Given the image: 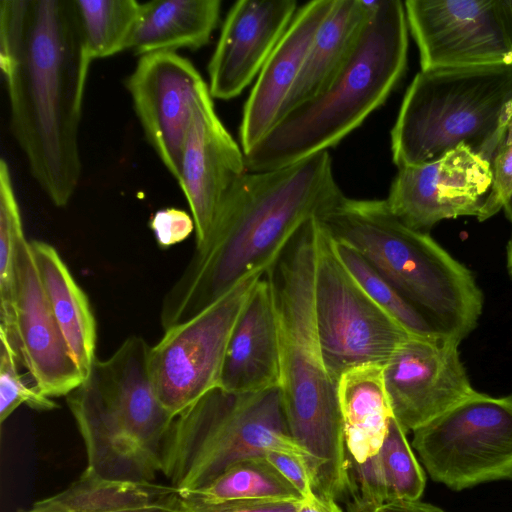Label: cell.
Here are the masks:
<instances>
[{
	"instance_id": "cell-1",
	"label": "cell",
	"mask_w": 512,
	"mask_h": 512,
	"mask_svg": "<svg viewBox=\"0 0 512 512\" xmlns=\"http://www.w3.org/2000/svg\"><path fill=\"white\" fill-rule=\"evenodd\" d=\"M91 62L73 0L0 1L11 131L57 207L69 203L81 177L79 128Z\"/></svg>"
},
{
	"instance_id": "cell-2",
	"label": "cell",
	"mask_w": 512,
	"mask_h": 512,
	"mask_svg": "<svg viewBox=\"0 0 512 512\" xmlns=\"http://www.w3.org/2000/svg\"><path fill=\"white\" fill-rule=\"evenodd\" d=\"M343 195L328 151L277 170L246 172L163 297L162 329L193 318L247 277L266 274L301 226Z\"/></svg>"
},
{
	"instance_id": "cell-3",
	"label": "cell",
	"mask_w": 512,
	"mask_h": 512,
	"mask_svg": "<svg viewBox=\"0 0 512 512\" xmlns=\"http://www.w3.org/2000/svg\"><path fill=\"white\" fill-rule=\"evenodd\" d=\"M317 219L304 223L267 272L280 343V390L291 437L304 451L316 494L347 493V457L338 383L323 358L315 319Z\"/></svg>"
},
{
	"instance_id": "cell-4",
	"label": "cell",
	"mask_w": 512,
	"mask_h": 512,
	"mask_svg": "<svg viewBox=\"0 0 512 512\" xmlns=\"http://www.w3.org/2000/svg\"><path fill=\"white\" fill-rule=\"evenodd\" d=\"M404 2L381 0L344 67L317 96L285 113L245 153L247 172L277 170L337 145L389 97L407 67Z\"/></svg>"
},
{
	"instance_id": "cell-5",
	"label": "cell",
	"mask_w": 512,
	"mask_h": 512,
	"mask_svg": "<svg viewBox=\"0 0 512 512\" xmlns=\"http://www.w3.org/2000/svg\"><path fill=\"white\" fill-rule=\"evenodd\" d=\"M358 250L443 337L460 343L477 326L484 297L473 273L427 232L409 228L385 200L343 195L317 217Z\"/></svg>"
},
{
	"instance_id": "cell-6",
	"label": "cell",
	"mask_w": 512,
	"mask_h": 512,
	"mask_svg": "<svg viewBox=\"0 0 512 512\" xmlns=\"http://www.w3.org/2000/svg\"><path fill=\"white\" fill-rule=\"evenodd\" d=\"M150 346L128 337L106 360H96L67 403L83 438L85 472L115 481L153 482L162 471L166 437L175 419L152 380Z\"/></svg>"
},
{
	"instance_id": "cell-7",
	"label": "cell",
	"mask_w": 512,
	"mask_h": 512,
	"mask_svg": "<svg viewBox=\"0 0 512 512\" xmlns=\"http://www.w3.org/2000/svg\"><path fill=\"white\" fill-rule=\"evenodd\" d=\"M512 116V65L420 71L391 130L397 168L437 161L461 144L493 162Z\"/></svg>"
},
{
	"instance_id": "cell-8",
	"label": "cell",
	"mask_w": 512,
	"mask_h": 512,
	"mask_svg": "<svg viewBox=\"0 0 512 512\" xmlns=\"http://www.w3.org/2000/svg\"><path fill=\"white\" fill-rule=\"evenodd\" d=\"M272 450L306 460L291 437L280 387L254 393L216 387L175 417L161 472L178 492H188L209 485L232 465Z\"/></svg>"
},
{
	"instance_id": "cell-9",
	"label": "cell",
	"mask_w": 512,
	"mask_h": 512,
	"mask_svg": "<svg viewBox=\"0 0 512 512\" xmlns=\"http://www.w3.org/2000/svg\"><path fill=\"white\" fill-rule=\"evenodd\" d=\"M317 219V218H316ZM314 309L323 358L335 382L351 368L385 365L409 334L359 285L317 220Z\"/></svg>"
},
{
	"instance_id": "cell-10",
	"label": "cell",
	"mask_w": 512,
	"mask_h": 512,
	"mask_svg": "<svg viewBox=\"0 0 512 512\" xmlns=\"http://www.w3.org/2000/svg\"><path fill=\"white\" fill-rule=\"evenodd\" d=\"M412 446L430 477L452 490L512 480V394L475 390L414 430Z\"/></svg>"
},
{
	"instance_id": "cell-11",
	"label": "cell",
	"mask_w": 512,
	"mask_h": 512,
	"mask_svg": "<svg viewBox=\"0 0 512 512\" xmlns=\"http://www.w3.org/2000/svg\"><path fill=\"white\" fill-rule=\"evenodd\" d=\"M253 274L188 321L164 331L150 348L158 398L174 417L219 387L233 328L263 276Z\"/></svg>"
},
{
	"instance_id": "cell-12",
	"label": "cell",
	"mask_w": 512,
	"mask_h": 512,
	"mask_svg": "<svg viewBox=\"0 0 512 512\" xmlns=\"http://www.w3.org/2000/svg\"><path fill=\"white\" fill-rule=\"evenodd\" d=\"M422 71L512 65V0H408Z\"/></svg>"
},
{
	"instance_id": "cell-13",
	"label": "cell",
	"mask_w": 512,
	"mask_h": 512,
	"mask_svg": "<svg viewBox=\"0 0 512 512\" xmlns=\"http://www.w3.org/2000/svg\"><path fill=\"white\" fill-rule=\"evenodd\" d=\"M492 179V162L461 144L432 163L398 168L385 201L406 226L428 233L445 219L477 218Z\"/></svg>"
},
{
	"instance_id": "cell-14",
	"label": "cell",
	"mask_w": 512,
	"mask_h": 512,
	"mask_svg": "<svg viewBox=\"0 0 512 512\" xmlns=\"http://www.w3.org/2000/svg\"><path fill=\"white\" fill-rule=\"evenodd\" d=\"M459 343L409 335L383 367L393 416L407 433L444 414L474 393Z\"/></svg>"
},
{
	"instance_id": "cell-15",
	"label": "cell",
	"mask_w": 512,
	"mask_h": 512,
	"mask_svg": "<svg viewBox=\"0 0 512 512\" xmlns=\"http://www.w3.org/2000/svg\"><path fill=\"white\" fill-rule=\"evenodd\" d=\"M125 85L146 140L178 180L193 113L208 85L195 66L176 52L139 57Z\"/></svg>"
},
{
	"instance_id": "cell-16",
	"label": "cell",
	"mask_w": 512,
	"mask_h": 512,
	"mask_svg": "<svg viewBox=\"0 0 512 512\" xmlns=\"http://www.w3.org/2000/svg\"><path fill=\"white\" fill-rule=\"evenodd\" d=\"M6 334L34 386L45 396H67L86 379L52 313L25 237L17 247L13 324Z\"/></svg>"
},
{
	"instance_id": "cell-17",
	"label": "cell",
	"mask_w": 512,
	"mask_h": 512,
	"mask_svg": "<svg viewBox=\"0 0 512 512\" xmlns=\"http://www.w3.org/2000/svg\"><path fill=\"white\" fill-rule=\"evenodd\" d=\"M212 98L208 90L196 104L177 180L195 223L196 246L206 239L229 190L247 172L245 154L217 116Z\"/></svg>"
},
{
	"instance_id": "cell-18",
	"label": "cell",
	"mask_w": 512,
	"mask_h": 512,
	"mask_svg": "<svg viewBox=\"0 0 512 512\" xmlns=\"http://www.w3.org/2000/svg\"><path fill=\"white\" fill-rule=\"evenodd\" d=\"M297 9L295 0H240L233 4L208 64L213 98L233 99L258 77Z\"/></svg>"
},
{
	"instance_id": "cell-19",
	"label": "cell",
	"mask_w": 512,
	"mask_h": 512,
	"mask_svg": "<svg viewBox=\"0 0 512 512\" xmlns=\"http://www.w3.org/2000/svg\"><path fill=\"white\" fill-rule=\"evenodd\" d=\"M335 0H313L297 9L259 73L243 109L241 148L251 150L280 119L312 42Z\"/></svg>"
},
{
	"instance_id": "cell-20",
	"label": "cell",
	"mask_w": 512,
	"mask_h": 512,
	"mask_svg": "<svg viewBox=\"0 0 512 512\" xmlns=\"http://www.w3.org/2000/svg\"><path fill=\"white\" fill-rule=\"evenodd\" d=\"M280 343L274 292L264 274L240 314L230 337L219 387L254 393L280 387Z\"/></svg>"
},
{
	"instance_id": "cell-21",
	"label": "cell",
	"mask_w": 512,
	"mask_h": 512,
	"mask_svg": "<svg viewBox=\"0 0 512 512\" xmlns=\"http://www.w3.org/2000/svg\"><path fill=\"white\" fill-rule=\"evenodd\" d=\"M347 493L357 512H372L394 501H416L425 488V474L407 440L391 417L379 452L362 464L347 462Z\"/></svg>"
},
{
	"instance_id": "cell-22",
	"label": "cell",
	"mask_w": 512,
	"mask_h": 512,
	"mask_svg": "<svg viewBox=\"0 0 512 512\" xmlns=\"http://www.w3.org/2000/svg\"><path fill=\"white\" fill-rule=\"evenodd\" d=\"M377 4L378 1H334L312 42L281 117L317 96L331 83L352 55Z\"/></svg>"
},
{
	"instance_id": "cell-23",
	"label": "cell",
	"mask_w": 512,
	"mask_h": 512,
	"mask_svg": "<svg viewBox=\"0 0 512 512\" xmlns=\"http://www.w3.org/2000/svg\"><path fill=\"white\" fill-rule=\"evenodd\" d=\"M29 243L52 313L87 378L96 360L97 343V325L89 300L51 244L40 240Z\"/></svg>"
},
{
	"instance_id": "cell-24",
	"label": "cell",
	"mask_w": 512,
	"mask_h": 512,
	"mask_svg": "<svg viewBox=\"0 0 512 512\" xmlns=\"http://www.w3.org/2000/svg\"><path fill=\"white\" fill-rule=\"evenodd\" d=\"M383 365L349 369L338 381L347 462L362 464L376 455L393 416L384 386Z\"/></svg>"
},
{
	"instance_id": "cell-25",
	"label": "cell",
	"mask_w": 512,
	"mask_h": 512,
	"mask_svg": "<svg viewBox=\"0 0 512 512\" xmlns=\"http://www.w3.org/2000/svg\"><path fill=\"white\" fill-rule=\"evenodd\" d=\"M179 506L171 485L106 480L83 471L66 489L20 512H178Z\"/></svg>"
},
{
	"instance_id": "cell-26",
	"label": "cell",
	"mask_w": 512,
	"mask_h": 512,
	"mask_svg": "<svg viewBox=\"0 0 512 512\" xmlns=\"http://www.w3.org/2000/svg\"><path fill=\"white\" fill-rule=\"evenodd\" d=\"M220 0H151L142 3L129 50L139 57L205 46L220 16Z\"/></svg>"
},
{
	"instance_id": "cell-27",
	"label": "cell",
	"mask_w": 512,
	"mask_h": 512,
	"mask_svg": "<svg viewBox=\"0 0 512 512\" xmlns=\"http://www.w3.org/2000/svg\"><path fill=\"white\" fill-rule=\"evenodd\" d=\"M178 493L182 500L198 504L250 500L301 501L303 498L265 456L244 459L229 467L209 485Z\"/></svg>"
},
{
	"instance_id": "cell-28",
	"label": "cell",
	"mask_w": 512,
	"mask_h": 512,
	"mask_svg": "<svg viewBox=\"0 0 512 512\" xmlns=\"http://www.w3.org/2000/svg\"><path fill=\"white\" fill-rule=\"evenodd\" d=\"M73 3L91 60L129 49L142 3L136 0H73Z\"/></svg>"
},
{
	"instance_id": "cell-29",
	"label": "cell",
	"mask_w": 512,
	"mask_h": 512,
	"mask_svg": "<svg viewBox=\"0 0 512 512\" xmlns=\"http://www.w3.org/2000/svg\"><path fill=\"white\" fill-rule=\"evenodd\" d=\"M334 241L338 255L359 285L409 334L443 337L358 250L344 242Z\"/></svg>"
},
{
	"instance_id": "cell-30",
	"label": "cell",
	"mask_w": 512,
	"mask_h": 512,
	"mask_svg": "<svg viewBox=\"0 0 512 512\" xmlns=\"http://www.w3.org/2000/svg\"><path fill=\"white\" fill-rule=\"evenodd\" d=\"M25 237L18 202L8 164L0 161V329L9 333L13 324L16 283V256Z\"/></svg>"
},
{
	"instance_id": "cell-31",
	"label": "cell",
	"mask_w": 512,
	"mask_h": 512,
	"mask_svg": "<svg viewBox=\"0 0 512 512\" xmlns=\"http://www.w3.org/2000/svg\"><path fill=\"white\" fill-rule=\"evenodd\" d=\"M0 424L22 404L36 410H52L57 404L35 386H28L18 370V352L7 334L0 330Z\"/></svg>"
},
{
	"instance_id": "cell-32",
	"label": "cell",
	"mask_w": 512,
	"mask_h": 512,
	"mask_svg": "<svg viewBox=\"0 0 512 512\" xmlns=\"http://www.w3.org/2000/svg\"><path fill=\"white\" fill-rule=\"evenodd\" d=\"M493 179L484 202L477 216L483 222L503 209L504 204L512 195V146H504L492 162Z\"/></svg>"
},
{
	"instance_id": "cell-33",
	"label": "cell",
	"mask_w": 512,
	"mask_h": 512,
	"mask_svg": "<svg viewBox=\"0 0 512 512\" xmlns=\"http://www.w3.org/2000/svg\"><path fill=\"white\" fill-rule=\"evenodd\" d=\"M150 228L161 248H168L187 239L195 229L193 218L183 210H158L150 220Z\"/></svg>"
},
{
	"instance_id": "cell-34",
	"label": "cell",
	"mask_w": 512,
	"mask_h": 512,
	"mask_svg": "<svg viewBox=\"0 0 512 512\" xmlns=\"http://www.w3.org/2000/svg\"><path fill=\"white\" fill-rule=\"evenodd\" d=\"M300 501L250 500L198 504L180 498L178 512H296Z\"/></svg>"
},
{
	"instance_id": "cell-35",
	"label": "cell",
	"mask_w": 512,
	"mask_h": 512,
	"mask_svg": "<svg viewBox=\"0 0 512 512\" xmlns=\"http://www.w3.org/2000/svg\"><path fill=\"white\" fill-rule=\"evenodd\" d=\"M265 458L305 497L314 492L313 481L303 456L289 452L272 450Z\"/></svg>"
},
{
	"instance_id": "cell-36",
	"label": "cell",
	"mask_w": 512,
	"mask_h": 512,
	"mask_svg": "<svg viewBox=\"0 0 512 512\" xmlns=\"http://www.w3.org/2000/svg\"><path fill=\"white\" fill-rule=\"evenodd\" d=\"M296 512H343L337 502L329 501L311 492L299 502Z\"/></svg>"
},
{
	"instance_id": "cell-37",
	"label": "cell",
	"mask_w": 512,
	"mask_h": 512,
	"mask_svg": "<svg viewBox=\"0 0 512 512\" xmlns=\"http://www.w3.org/2000/svg\"><path fill=\"white\" fill-rule=\"evenodd\" d=\"M376 512H445L428 503L416 501H394L375 509Z\"/></svg>"
},
{
	"instance_id": "cell-38",
	"label": "cell",
	"mask_w": 512,
	"mask_h": 512,
	"mask_svg": "<svg viewBox=\"0 0 512 512\" xmlns=\"http://www.w3.org/2000/svg\"><path fill=\"white\" fill-rule=\"evenodd\" d=\"M506 261L507 271L510 278L512 279V233L506 246Z\"/></svg>"
},
{
	"instance_id": "cell-39",
	"label": "cell",
	"mask_w": 512,
	"mask_h": 512,
	"mask_svg": "<svg viewBox=\"0 0 512 512\" xmlns=\"http://www.w3.org/2000/svg\"><path fill=\"white\" fill-rule=\"evenodd\" d=\"M504 146H512V116L507 123L505 139L502 147Z\"/></svg>"
},
{
	"instance_id": "cell-40",
	"label": "cell",
	"mask_w": 512,
	"mask_h": 512,
	"mask_svg": "<svg viewBox=\"0 0 512 512\" xmlns=\"http://www.w3.org/2000/svg\"><path fill=\"white\" fill-rule=\"evenodd\" d=\"M506 217L512 223V195L509 197L507 202L503 206Z\"/></svg>"
},
{
	"instance_id": "cell-41",
	"label": "cell",
	"mask_w": 512,
	"mask_h": 512,
	"mask_svg": "<svg viewBox=\"0 0 512 512\" xmlns=\"http://www.w3.org/2000/svg\"><path fill=\"white\" fill-rule=\"evenodd\" d=\"M372 512H376V511L374 510V511H372Z\"/></svg>"
}]
</instances>
